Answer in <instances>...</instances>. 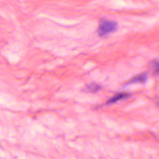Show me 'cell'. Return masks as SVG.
<instances>
[{
	"instance_id": "cell-5",
	"label": "cell",
	"mask_w": 159,
	"mask_h": 159,
	"mask_svg": "<svg viewBox=\"0 0 159 159\" xmlns=\"http://www.w3.org/2000/svg\"><path fill=\"white\" fill-rule=\"evenodd\" d=\"M152 69L153 70V73L155 75H158V71H159V63L157 60H155L152 63Z\"/></svg>"
},
{
	"instance_id": "cell-4",
	"label": "cell",
	"mask_w": 159,
	"mask_h": 159,
	"mask_svg": "<svg viewBox=\"0 0 159 159\" xmlns=\"http://www.w3.org/2000/svg\"><path fill=\"white\" fill-rule=\"evenodd\" d=\"M101 88V86L97 84V83H90L86 85V89L85 91L89 93H97L98 91H99Z\"/></svg>"
},
{
	"instance_id": "cell-1",
	"label": "cell",
	"mask_w": 159,
	"mask_h": 159,
	"mask_svg": "<svg viewBox=\"0 0 159 159\" xmlns=\"http://www.w3.org/2000/svg\"><path fill=\"white\" fill-rule=\"evenodd\" d=\"M118 27L117 23L112 20L102 19L100 20L98 27V35L101 37L106 36L115 32Z\"/></svg>"
},
{
	"instance_id": "cell-3",
	"label": "cell",
	"mask_w": 159,
	"mask_h": 159,
	"mask_svg": "<svg viewBox=\"0 0 159 159\" xmlns=\"http://www.w3.org/2000/svg\"><path fill=\"white\" fill-rule=\"evenodd\" d=\"M148 73H143L139 75H137L135 76H134L132 78H131L127 83L126 85H129L133 83H144L147 81L148 79Z\"/></svg>"
},
{
	"instance_id": "cell-2",
	"label": "cell",
	"mask_w": 159,
	"mask_h": 159,
	"mask_svg": "<svg viewBox=\"0 0 159 159\" xmlns=\"http://www.w3.org/2000/svg\"><path fill=\"white\" fill-rule=\"evenodd\" d=\"M131 96V94L129 93H125V92H120L119 93L117 94H116V95H114V96H112L111 98H110L107 102H106V104L109 105V104H112L114 103H116L119 101L123 100V99H127L129 98H130Z\"/></svg>"
}]
</instances>
